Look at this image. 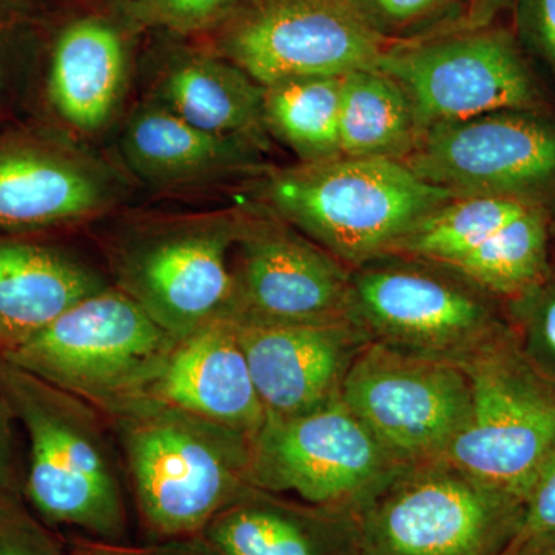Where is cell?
Listing matches in <instances>:
<instances>
[{"label": "cell", "instance_id": "cell-21", "mask_svg": "<svg viewBox=\"0 0 555 555\" xmlns=\"http://www.w3.org/2000/svg\"><path fill=\"white\" fill-rule=\"evenodd\" d=\"M109 284V276L72 248L0 233V356Z\"/></svg>", "mask_w": 555, "mask_h": 555}, {"label": "cell", "instance_id": "cell-33", "mask_svg": "<svg viewBox=\"0 0 555 555\" xmlns=\"http://www.w3.org/2000/svg\"><path fill=\"white\" fill-rule=\"evenodd\" d=\"M73 555H218L201 535L166 539L155 545L127 546L122 543H104L80 540Z\"/></svg>", "mask_w": 555, "mask_h": 555}, {"label": "cell", "instance_id": "cell-2", "mask_svg": "<svg viewBox=\"0 0 555 555\" xmlns=\"http://www.w3.org/2000/svg\"><path fill=\"white\" fill-rule=\"evenodd\" d=\"M107 418L139 516L164 540L199 535L250 486L246 434L150 397Z\"/></svg>", "mask_w": 555, "mask_h": 555}, {"label": "cell", "instance_id": "cell-29", "mask_svg": "<svg viewBox=\"0 0 555 555\" xmlns=\"http://www.w3.org/2000/svg\"><path fill=\"white\" fill-rule=\"evenodd\" d=\"M141 20L190 33L217 30L246 0H133Z\"/></svg>", "mask_w": 555, "mask_h": 555}, {"label": "cell", "instance_id": "cell-34", "mask_svg": "<svg viewBox=\"0 0 555 555\" xmlns=\"http://www.w3.org/2000/svg\"><path fill=\"white\" fill-rule=\"evenodd\" d=\"M17 423L16 412L0 383V499L20 496L24 488L17 454Z\"/></svg>", "mask_w": 555, "mask_h": 555}, {"label": "cell", "instance_id": "cell-23", "mask_svg": "<svg viewBox=\"0 0 555 555\" xmlns=\"http://www.w3.org/2000/svg\"><path fill=\"white\" fill-rule=\"evenodd\" d=\"M416 138L411 100L392 76L377 67L345 76L339 108L341 156L401 163Z\"/></svg>", "mask_w": 555, "mask_h": 555}, {"label": "cell", "instance_id": "cell-31", "mask_svg": "<svg viewBox=\"0 0 555 555\" xmlns=\"http://www.w3.org/2000/svg\"><path fill=\"white\" fill-rule=\"evenodd\" d=\"M9 0H0V107L24 86L25 60L21 51V22Z\"/></svg>", "mask_w": 555, "mask_h": 555}, {"label": "cell", "instance_id": "cell-9", "mask_svg": "<svg viewBox=\"0 0 555 555\" xmlns=\"http://www.w3.org/2000/svg\"><path fill=\"white\" fill-rule=\"evenodd\" d=\"M406 467L339 396L302 414L268 416L251 437L248 483L357 514Z\"/></svg>", "mask_w": 555, "mask_h": 555}, {"label": "cell", "instance_id": "cell-25", "mask_svg": "<svg viewBox=\"0 0 555 555\" xmlns=\"http://www.w3.org/2000/svg\"><path fill=\"white\" fill-rule=\"evenodd\" d=\"M547 254L546 215L532 204L451 268L506 302L520 297L550 273Z\"/></svg>", "mask_w": 555, "mask_h": 555}, {"label": "cell", "instance_id": "cell-14", "mask_svg": "<svg viewBox=\"0 0 555 555\" xmlns=\"http://www.w3.org/2000/svg\"><path fill=\"white\" fill-rule=\"evenodd\" d=\"M133 182L122 166L72 134L0 138V233L98 221L130 199Z\"/></svg>", "mask_w": 555, "mask_h": 555}, {"label": "cell", "instance_id": "cell-13", "mask_svg": "<svg viewBox=\"0 0 555 555\" xmlns=\"http://www.w3.org/2000/svg\"><path fill=\"white\" fill-rule=\"evenodd\" d=\"M350 269L268 210H241L224 320L291 326L347 320Z\"/></svg>", "mask_w": 555, "mask_h": 555}, {"label": "cell", "instance_id": "cell-17", "mask_svg": "<svg viewBox=\"0 0 555 555\" xmlns=\"http://www.w3.org/2000/svg\"><path fill=\"white\" fill-rule=\"evenodd\" d=\"M118 150L133 181L155 190L203 188L261 169V149L218 137L141 100L120 126Z\"/></svg>", "mask_w": 555, "mask_h": 555}, {"label": "cell", "instance_id": "cell-16", "mask_svg": "<svg viewBox=\"0 0 555 555\" xmlns=\"http://www.w3.org/2000/svg\"><path fill=\"white\" fill-rule=\"evenodd\" d=\"M235 327L268 416L302 414L341 396L353 361L371 343L349 320Z\"/></svg>", "mask_w": 555, "mask_h": 555}, {"label": "cell", "instance_id": "cell-1", "mask_svg": "<svg viewBox=\"0 0 555 555\" xmlns=\"http://www.w3.org/2000/svg\"><path fill=\"white\" fill-rule=\"evenodd\" d=\"M0 383L28 438L22 492L47 524L120 543L129 513L122 460L100 409L0 358Z\"/></svg>", "mask_w": 555, "mask_h": 555}, {"label": "cell", "instance_id": "cell-30", "mask_svg": "<svg viewBox=\"0 0 555 555\" xmlns=\"http://www.w3.org/2000/svg\"><path fill=\"white\" fill-rule=\"evenodd\" d=\"M0 555H69L20 496L0 499ZM73 555V554H72Z\"/></svg>", "mask_w": 555, "mask_h": 555}, {"label": "cell", "instance_id": "cell-5", "mask_svg": "<svg viewBox=\"0 0 555 555\" xmlns=\"http://www.w3.org/2000/svg\"><path fill=\"white\" fill-rule=\"evenodd\" d=\"M178 341L109 284L0 358L109 416L149 397Z\"/></svg>", "mask_w": 555, "mask_h": 555}, {"label": "cell", "instance_id": "cell-11", "mask_svg": "<svg viewBox=\"0 0 555 555\" xmlns=\"http://www.w3.org/2000/svg\"><path fill=\"white\" fill-rule=\"evenodd\" d=\"M346 406L403 465L444 459L465 425V369L367 343L341 389Z\"/></svg>", "mask_w": 555, "mask_h": 555}, {"label": "cell", "instance_id": "cell-35", "mask_svg": "<svg viewBox=\"0 0 555 555\" xmlns=\"http://www.w3.org/2000/svg\"><path fill=\"white\" fill-rule=\"evenodd\" d=\"M555 532V454L540 470L525 500V520L520 535Z\"/></svg>", "mask_w": 555, "mask_h": 555}, {"label": "cell", "instance_id": "cell-10", "mask_svg": "<svg viewBox=\"0 0 555 555\" xmlns=\"http://www.w3.org/2000/svg\"><path fill=\"white\" fill-rule=\"evenodd\" d=\"M217 30L214 53L261 87L375 68L389 47L346 0H246Z\"/></svg>", "mask_w": 555, "mask_h": 555}, {"label": "cell", "instance_id": "cell-18", "mask_svg": "<svg viewBox=\"0 0 555 555\" xmlns=\"http://www.w3.org/2000/svg\"><path fill=\"white\" fill-rule=\"evenodd\" d=\"M130 87V51L115 24L90 16L61 31L47 96L68 134L89 142L107 133L122 116Z\"/></svg>", "mask_w": 555, "mask_h": 555}, {"label": "cell", "instance_id": "cell-8", "mask_svg": "<svg viewBox=\"0 0 555 555\" xmlns=\"http://www.w3.org/2000/svg\"><path fill=\"white\" fill-rule=\"evenodd\" d=\"M463 369L469 414L444 459L525 502L555 454V390L521 356L513 331Z\"/></svg>", "mask_w": 555, "mask_h": 555}, {"label": "cell", "instance_id": "cell-27", "mask_svg": "<svg viewBox=\"0 0 555 555\" xmlns=\"http://www.w3.org/2000/svg\"><path fill=\"white\" fill-rule=\"evenodd\" d=\"M389 46L465 28L469 0H346Z\"/></svg>", "mask_w": 555, "mask_h": 555}, {"label": "cell", "instance_id": "cell-7", "mask_svg": "<svg viewBox=\"0 0 555 555\" xmlns=\"http://www.w3.org/2000/svg\"><path fill=\"white\" fill-rule=\"evenodd\" d=\"M357 518L360 555H505L525 502L438 459L401 470Z\"/></svg>", "mask_w": 555, "mask_h": 555}, {"label": "cell", "instance_id": "cell-26", "mask_svg": "<svg viewBox=\"0 0 555 555\" xmlns=\"http://www.w3.org/2000/svg\"><path fill=\"white\" fill-rule=\"evenodd\" d=\"M532 204L506 196H459L430 211L390 254L451 268Z\"/></svg>", "mask_w": 555, "mask_h": 555}, {"label": "cell", "instance_id": "cell-19", "mask_svg": "<svg viewBox=\"0 0 555 555\" xmlns=\"http://www.w3.org/2000/svg\"><path fill=\"white\" fill-rule=\"evenodd\" d=\"M149 397L248 437L268 418L229 320L211 321L179 339Z\"/></svg>", "mask_w": 555, "mask_h": 555}, {"label": "cell", "instance_id": "cell-22", "mask_svg": "<svg viewBox=\"0 0 555 555\" xmlns=\"http://www.w3.org/2000/svg\"><path fill=\"white\" fill-rule=\"evenodd\" d=\"M264 87L219 54L182 51L155 68L142 100L218 137L241 139L266 150Z\"/></svg>", "mask_w": 555, "mask_h": 555}, {"label": "cell", "instance_id": "cell-28", "mask_svg": "<svg viewBox=\"0 0 555 555\" xmlns=\"http://www.w3.org/2000/svg\"><path fill=\"white\" fill-rule=\"evenodd\" d=\"M507 320L521 356L555 390V275L547 273L520 297L506 301Z\"/></svg>", "mask_w": 555, "mask_h": 555}, {"label": "cell", "instance_id": "cell-4", "mask_svg": "<svg viewBox=\"0 0 555 555\" xmlns=\"http://www.w3.org/2000/svg\"><path fill=\"white\" fill-rule=\"evenodd\" d=\"M347 320L369 341L460 367L511 334L503 299L449 266L393 254L350 269Z\"/></svg>", "mask_w": 555, "mask_h": 555}, {"label": "cell", "instance_id": "cell-20", "mask_svg": "<svg viewBox=\"0 0 555 555\" xmlns=\"http://www.w3.org/2000/svg\"><path fill=\"white\" fill-rule=\"evenodd\" d=\"M218 555H360L358 518L248 486L199 534Z\"/></svg>", "mask_w": 555, "mask_h": 555}, {"label": "cell", "instance_id": "cell-6", "mask_svg": "<svg viewBox=\"0 0 555 555\" xmlns=\"http://www.w3.org/2000/svg\"><path fill=\"white\" fill-rule=\"evenodd\" d=\"M241 210L139 218L105 244L109 281L182 339L224 320Z\"/></svg>", "mask_w": 555, "mask_h": 555}, {"label": "cell", "instance_id": "cell-12", "mask_svg": "<svg viewBox=\"0 0 555 555\" xmlns=\"http://www.w3.org/2000/svg\"><path fill=\"white\" fill-rule=\"evenodd\" d=\"M377 68L403 87L418 134L438 124L529 109L535 87L516 42L494 28H463L387 47Z\"/></svg>", "mask_w": 555, "mask_h": 555}, {"label": "cell", "instance_id": "cell-3", "mask_svg": "<svg viewBox=\"0 0 555 555\" xmlns=\"http://www.w3.org/2000/svg\"><path fill=\"white\" fill-rule=\"evenodd\" d=\"M258 198L349 269L389 255L430 211L454 199L392 159L338 158L272 170Z\"/></svg>", "mask_w": 555, "mask_h": 555}, {"label": "cell", "instance_id": "cell-37", "mask_svg": "<svg viewBox=\"0 0 555 555\" xmlns=\"http://www.w3.org/2000/svg\"><path fill=\"white\" fill-rule=\"evenodd\" d=\"M505 555H555V532L518 537Z\"/></svg>", "mask_w": 555, "mask_h": 555}, {"label": "cell", "instance_id": "cell-36", "mask_svg": "<svg viewBox=\"0 0 555 555\" xmlns=\"http://www.w3.org/2000/svg\"><path fill=\"white\" fill-rule=\"evenodd\" d=\"M514 5V0H469L465 28L489 27L500 11Z\"/></svg>", "mask_w": 555, "mask_h": 555}, {"label": "cell", "instance_id": "cell-15", "mask_svg": "<svg viewBox=\"0 0 555 555\" xmlns=\"http://www.w3.org/2000/svg\"><path fill=\"white\" fill-rule=\"evenodd\" d=\"M416 177L459 196L532 201L555 185V127L505 109L423 130L401 160Z\"/></svg>", "mask_w": 555, "mask_h": 555}, {"label": "cell", "instance_id": "cell-24", "mask_svg": "<svg viewBox=\"0 0 555 555\" xmlns=\"http://www.w3.org/2000/svg\"><path fill=\"white\" fill-rule=\"evenodd\" d=\"M345 76L283 80L264 87L262 118L268 134L295 153L301 164L339 153V108Z\"/></svg>", "mask_w": 555, "mask_h": 555}, {"label": "cell", "instance_id": "cell-32", "mask_svg": "<svg viewBox=\"0 0 555 555\" xmlns=\"http://www.w3.org/2000/svg\"><path fill=\"white\" fill-rule=\"evenodd\" d=\"M518 35L555 68V0H514Z\"/></svg>", "mask_w": 555, "mask_h": 555}]
</instances>
